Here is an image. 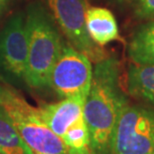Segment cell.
<instances>
[{"instance_id": "obj_14", "label": "cell", "mask_w": 154, "mask_h": 154, "mask_svg": "<svg viewBox=\"0 0 154 154\" xmlns=\"http://www.w3.org/2000/svg\"><path fill=\"white\" fill-rule=\"evenodd\" d=\"M134 10L138 18L154 20V0H134Z\"/></svg>"}, {"instance_id": "obj_15", "label": "cell", "mask_w": 154, "mask_h": 154, "mask_svg": "<svg viewBox=\"0 0 154 154\" xmlns=\"http://www.w3.org/2000/svg\"><path fill=\"white\" fill-rule=\"evenodd\" d=\"M5 2H6V0H0V13H1L2 9H3V7H4Z\"/></svg>"}, {"instance_id": "obj_6", "label": "cell", "mask_w": 154, "mask_h": 154, "mask_svg": "<svg viewBox=\"0 0 154 154\" xmlns=\"http://www.w3.org/2000/svg\"><path fill=\"white\" fill-rule=\"evenodd\" d=\"M55 22L68 39L70 45L91 62L98 63L107 57L102 47L91 40L86 28V0H47Z\"/></svg>"}, {"instance_id": "obj_3", "label": "cell", "mask_w": 154, "mask_h": 154, "mask_svg": "<svg viewBox=\"0 0 154 154\" xmlns=\"http://www.w3.org/2000/svg\"><path fill=\"white\" fill-rule=\"evenodd\" d=\"M0 106L33 154H68L62 138L55 134L32 107L16 92L0 85Z\"/></svg>"}, {"instance_id": "obj_4", "label": "cell", "mask_w": 154, "mask_h": 154, "mask_svg": "<svg viewBox=\"0 0 154 154\" xmlns=\"http://www.w3.org/2000/svg\"><path fill=\"white\" fill-rule=\"evenodd\" d=\"M111 154H154V110L126 104L117 119Z\"/></svg>"}, {"instance_id": "obj_8", "label": "cell", "mask_w": 154, "mask_h": 154, "mask_svg": "<svg viewBox=\"0 0 154 154\" xmlns=\"http://www.w3.org/2000/svg\"><path fill=\"white\" fill-rule=\"evenodd\" d=\"M84 102L81 97L63 98L59 102L38 107V111L48 127L62 138L70 126L83 116Z\"/></svg>"}, {"instance_id": "obj_12", "label": "cell", "mask_w": 154, "mask_h": 154, "mask_svg": "<svg viewBox=\"0 0 154 154\" xmlns=\"http://www.w3.org/2000/svg\"><path fill=\"white\" fill-rule=\"evenodd\" d=\"M0 154H33L5 110L0 106Z\"/></svg>"}, {"instance_id": "obj_13", "label": "cell", "mask_w": 154, "mask_h": 154, "mask_svg": "<svg viewBox=\"0 0 154 154\" xmlns=\"http://www.w3.org/2000/svg\"><path fill=\"white\" fill-rule=\"evenodd\" d=\"M62 140L68 154H92L88 128L83 116L70 126Z\"/></svg>"}, {"instance_id": "obj_2", "label": "cell", "mask_w": 154, "mask_h": 154, "mask_svg": "<svg viewBox=\"0 0 154 154\" xmlns=\"http://www.w3.org/2000/svg\"><path fill=\"white\" fill-rule=\"evenodd\" d=\"M28 56L24 82L31 88H44L54 64L60 56L64 42L54 18L42 5H30L25 16Z\"/></svg>"}, {"instance_id": "obj_16", "label": "cell", "mask_w": 154, "mask_h": 154, "mask_svg": "<svg viewBox=\"0 0 154 154\" xmlns=\"http://www.w3.org/2000/svg\"><path fill=\"white\" fill-rule=\"evenodd\" d=\"M113 1H116V2H122V1H124V0H113Z\"/></svg>"}, {"instance_id": "obj_5", "label": "cell", "mask_w": 154, "mask_h": 154, "mask_svg": "<svg viewBox=\"0 0 154 154\" xmlns=\"http://www.w3.org/2000/svg\"><path fill=\"white\" fill-rule=\"evenodd\" d=\"M93 78L91 61L84 54L63 44L59 58L52 68L48 86L62 98L81 97L86 99Z\"/></svg>"}, {"instance_id": "obj_7", "label": "cell", "mask_w": 154, "mask_h": 154, "mask_svg": "<svg viewBox=\"0 0 154 154\" xmlns=\"http://www.w3.org/2000/svg\"><path fill=\"white\" fill-rule=\"evenodd\" d=\"M27 56L26 21L17 13L0 30V77L9 82L24 81Z\"/></svg>"}, {"instance_id": "obj_9", "label": "cell", "mask_w": 154, "mask_h": 154, "mask_svg": "<svg viewBox=\"0 0 154 154\" xmlns=\"http://www.w3.org/2000/svg\"><path fill=\"white\" fill-rule=\"evenodd\" d=\"M86 28L91 40L100 47L119 38L117 21L112 12L103 7H88L85 15Z\"/></svg>"}, {"instance_id": "obj_11", "label": "cell", "mask_w": 154, "mask_h": 154, "mask_svg": "<svg viewBox=\"0 0 154 154\" xmlns=\"http://www.w3.org/2000/svg\"><path fill=\"white\" fill-rule=\"evenodd\" d=\"M128 56L135 64L154 65V20L134 32L128 45Z\"/></svg>"}, {"instance_id": "obj_10", "label": "cell", "mask_w": 154, "mask_h": 154, "mask_svg": "<svg viewBox=\"0 0 154 154\" xmlns=\"http://www.w3.org/2000/svg\"><path fill=\"white\" fill-rule=\"evenodd\" d=\"M126 84L131 96L154 107V65L131 64Z\"/></svg>"}, {"instance_id": "obj_1", "label": "cell", "mask_w": 154, "mask_h": 154, "mask_svg": "<svg viewBox=\"0 0 154 154\" xmlns=\"http://www.w3.org/2000/svg\"><path fill=\"white\" fill-rule=\"evenodd\" d=\"M128 100L120 84L119 63L106 57L96 63L83 107L92 154H111V140L118 116Z\"/></svg>"}]
</instances>
